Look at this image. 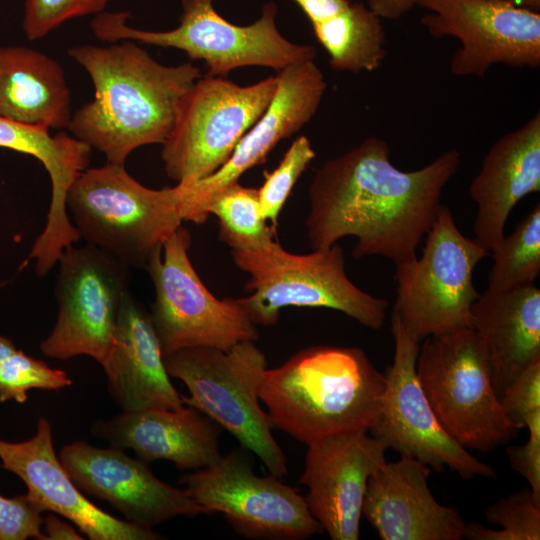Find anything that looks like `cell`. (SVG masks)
<instances>
[{
    "label": "cell",
    "instance_id": "cell-1",
    "mask_svg": "<svg viewBox=\"0 0 540 540\" xmlns=\"http://www.w3.org/2000/svg\"><path fill=\"white\" fill-rule=\"evenodd\" d=\"M460 163V153L451 149L420 169L403 171L391 162L388 143L376 136L327 160L308 190L305 225L312 249L353 236L355 258L380 255L395 265L414 259Z\"/></svg>",
    "mask_w": 540,
    "mask_h": 540
},
{
    "label": "cell",
    "instance_id": "cell-2",
    "mask_svg": "<svg viewBox=\"0 0 540 540\" xmlns=\"http://www.w3.org/2000/svg\"><path fill=\"white\" fill-rule=\"evenodd\" d=\"M68 55L87 71L95 93L72 115L67 129L119 165L139 147L164 143L183 98L202 76L190 62L159 63L131 40L75 46Z\"/></svg>",
    "mask_w": 540,
    "mask_h": 540
},
{
    "label": "cell",
    "instance_id": "cell-3",
    "mask_svg": "<svg viewBox=\"0 0 540 540\" xmlns=\"http://www.w3.org/2000/svg\"><path fill=\"white\" fill-rule=\"evenodd\" d=\"M384 390V374L362 349L316 345L267 368L259 396L273 427L309 445L331 435L369 432Z\"/></svg>",
    "mask_w": 540,
    "mask_h": 540
},
{
    "label": "cell",
    "instance_id": "cell-4",
    "mask_svg": "<svg viewBox=\"0 0 540 540\" xmlns=\"http://www.w3.org/2000/svg\"><path fill=\"white\" fill-rule=\"evenodd\" d=\"M66 209L86 244L130 268L145 269L184 221L177 185L146 187L125 165L109 162L77 176L68 190Z\"/></svg>",
    "mask_w": 540,
    "mask_h": 540
},
{
    "label": "cell",
    "instance_id": "cell-5",
    "mask_svg": "<svg viewBox=\"0 0 540 540\" xmlns=\"http://www.w3.org/2000/svg\"><path fill=\"white\" fill-rule=\"evenodd\" d=\"M216 0H181L179 25L167 31H151L127 24L129 13L95 15L91 29L101 41L131 40L184 51L192 60H202L208 75L222 76L245 66H263L280 71L300 62L315 60L312 45L286 39L277 29V7L267 2L260 17L249 25H236L218 14Z\"/></svg>",
    "mask_w": 540,
    "mask_h": 540
},
{
    "label": "cell",
    "instance_id": "cell-6",
    "mask_svg": "<svg viewBox=\"0 0 540 540\" xmlns=\"http://www.w3.org/2000/svg\"><path fill=\"white\" fill-rule=\"evenodd\" d=\"M235 265L249 275L240 304L256 325L273 326L282 308L323 307L340 311L361 325L380 329L388 301L358 288L346 274L342 248L295 254L273 241L254 251H232Z\"/></svg>",
    "mask_w": 540,
    "mask_h": 540
},
{
    "label": "cell",
    "instance_id": "cell-7",
    "mask_svg": "<svg viewBox=\"0 0 540 540\" xmlns=\"http://www.w3.org/2000/svg\"><path fill=\"white\" fill-rule=\"evenodd\" d=\"M170 377L181 380L193 406L232 434L241 447L255 454L271 475L288 473L285 454L272 434V422L260 404V387L267 369L265 354L254 341L227 351L191 347L163 356Z\"/></svg>",
    "mask_w": 540,
    "mask_h": 540
},
{
    "label": "cell",
    "instance_id": "cell-8",
    "mask_svg": "<svg viewBox=\"0 0 540 540\" xmlns=\"http://www.w3.org/2000/svg\"><path fill=\"white\" fill-rule=\"evenodd\" d=\"M416 373L439 422L466 449L487 452L516 436L519 429L501 405L484 345L473 329L426 338Z\"/></svg>",
    "mask_w": 540,
    "mask_h": 540
},
{
    "label": "cell",
    "instance_id": "cell-9",
    "mask_svg": "<svg viewBox=\"0 0 540 540\" xmlns=\"http://www.w3.org/2000/svg\"><path fill=\"white\" fill-rule=\"evenodd\" d=\"M489 253L461 233L449 207L441 204L420 258L396 265L391 317L419 342L470 328L471 306L479 297L473 271Z\"/></svg>",
    "mask_w": 540,
    "mask_h": 540
},
{
    "label": "cell",
    "instance_id": "cell-10",
    "mask_svg": "<svg viewBox=\"0 0 540 540\" xmlns=\"http://www.w3.org/2000/svg\"><path fill=\"white\" fill-rule=\"evenodd\" d=\"M191 234L180 226L149 259L145 270L155 290L151 319L163 356L191 347L224 351L256 341L257 326L238 299L216 298L189 258Z\"/></svg>",
    "mask_w": 540,
    "mask_h": 540
},
{
    "label": "cell",
    "instance_id": "cell-11",
    "mask_svg": "<svg viewBox=\"0 0 540 540\" xmlns=\"http://www.w3.org/2000/svg\"><path fill=\"white\" fill-rule=\"evenodd\" d=\"M277 76L241 86L201 76L186 93L161 158L176 184H192L217 171L270 104Z\"/></svg>",
    "mask_w": 540,
    "mask_h": 540
},
{
    "label": "cell",
    "instance_id": "cell-12",
    "mask_svg": "<svg viewBox=\"0 0 540 540\" xmlns=\"http://www.w3.org/2000/svg\"><path fill=\"white\" fill-rule=\"evenodd\" d=\"M57 263L58 314L40 349L58 360L87 355L102 366L115 338L131 268L86 243L65 248Z\"/></svg>",
    "mask_w": 540,
    "mask_h": 540
},
{
    "label": "cell",
    "instance_id": "cell-13",
    "mask_svg": "<svg viewBox=\"0 0 540 540\" xmlns=\"http://www.w3.org/2000/svg\"><path fill=\"white\" fill-rule=\"evenodd\" d=\"M244 448L183 475L180 483L205 513H221L250 539L303 540L323 531L305 497L280 478L259 476Z\"/></svg>",
    "mask_w": 540,
    "mask_h": 540
},
{
    "label": "cell",
    "instance_id": "cell-14",
    "mask_svg": "<svg viewBox=\"0 0 540 540\" xmlns=\"http://www.w3.org/2000/svg\"><path fill=\"white\" fill-rule=\"evenodd\" d=\"M395 350L385 376L378 419L369 432L387 449L417 459L430 468L449 467L464 479L492 477V466L475 458L452 438L436 417L416 373L419 341L391 317Z\"/></svg>",
    "mask_w": 540,
    "mask_h": 540
},
{
    "label": "cell",
    "instance_id": "cell-15",
    "mask_svg": "<svg viewBox=\"0 0 540 540\" xmlns=\"http://www.w3.org/2000/svg\"><path fill=\"white\" fill-rule=\"evenodd\" d=\"M422 25L435 38L454 37L450 61L459 77L483 78L495 64L537 69L540 13L502 0H420Z\"/></svg>",
    "mask_w": 540,
    "mask_h": 540
},
{
    "label": "cell",
    "instance_id": "cell-16",
    "mask_svg": "<svg viewBox=\"0 0 540 540\" xmlns=\"http://www.w3.org/2000/svg\"><path fill=\"white\" fill-rule=\"evenodd\" d=\"M59 459L81 491L108 502L139 527L205 513L185 489L160 480L147 462L123 449L74 441L62 447Z\"/></svg>",
    "mask_w": 540,
    "mask_h": 540
},
{
    "label": "cell",
    "instance_id": "cell-17",
    "mask_svg": "<svg viewBox=\"0 0 540 540\" xmlns=\"http://www.w3.org/2000/svg\"><path fill=\"white\" fill-rule=\"evenodd\" d=\"M276 76L278 85L270 104L238 142L229 159L208 177L192 184H177L184 221L204 223L201 210L213 194L262 164L281 140L299 131L318 110L327 84L315 60L288 66Z\"/></svg>",
    "mask_w": 540,
    "mask_h": 540
},
{
    "label": "cell",
    "instance_id": "cell-18",
    "mask_svg": "<svg viewBox=\"0 0 540 540\" xmlns=\"http://www.w3.org/2000/svg\"><path fill=\"white\" fill-rule=\"evenodd\" d=\"M308 446L300 482L308 508L332 540H358L370 476L387 447L368 432L331 435Z\"/></svg>",
    "mask_w": 540,
    "mask_h": 540
},
{
    "label": "cell",
    "instance_id": "cell-19",
    "mask_svg": "<svg viewBox=\"0 0 540 540\" xmlns=\"http://www.w3.org/2000/svg\"><path fill=\"white\" fill-rule=\"evenodd\" d=\"M0 467L16 474L27 496L42 511L71 521L91 540H157L153 529L116 518L94 505L75 484L56 455L52 427L42 416L35 435L23 442L0 439Z\"/></svg>",
    "mask_w": 540,
    "mask_h": 540
},
{
    "label": "cell",
    "instance_id": "cell-20",
    "mask_svg": "<svg viewBox=\"0 0 540 540\" xmlns=\"http://www.w3.org/2000/svg\"><path fill=\"white\" fill-rule=\"evenodd\" d=\"M430 467L412 457L385 462L369 478L362 514L383 540H460L459 511L440 504L428 486Z\"/></svg>",
    "mask_w": 540,
    "mask_h": 540
},
{
    "label": "cell",
    "instance_id": "cell-21",
    "mask_svg": "<svg viewBox=\"0 0 540 540\" xmlns=\"http://www.w3.org/2000/svg\"><path fill=\"white\" fill-rule=\"evenodd\" d=\"M221 427L197 408L123 411L93 423L91 434L120 449H132L145 462L172 461L179 469L197 470L220 456Z\"/></svg>",
    "mask_w": 540,
    "mask_h": 540
},
{
    "label": "cell",
    "instance_id": "cell-22",
    "mask_svg": "<svg viewBox=\"0 0 540 540\" xmlns=\"http://www.w3.org/2000/svg\"><path fill=\"white\" fill-rule=\"evenodd\" d=\"M0 147L38 159L51 181V201L46 223L32 245L29 259L36 273L46 275L58 262L65 248L81 237L66 209V197L77 176L87 169L91 148L65 132L50 134L43 126L24 124L0 116Z\"/></svg>",
    "mask_w": 540,
    "mask_h": 540
},
{
    "label": "cell",
    "instance_id": "cell-23",
    "mask_svg": "<svg viewBox=\"0 0 540 540\" xmlns=\"http://www.w3.org/2000/svg\"><path fill=\"white\" fill-rule=\"evenodd\" d=\"M102 367L109 394L123 411L179 409L185 405L183 395L170 381L150 312L129 291Z\"/></svg>",
    "mask_w": 540,
    "mask_h": 540
},
{
    "label": "cell",
    "instance_id": "cell-24",
    "mask_svg": "<svg viewBox=\"0 0 540 540\" xmlns=\"http://www.w3.org/2000/svg\"><path fill=\"white\" fill-rule=\"evenodd\" d=\"M540 190V113L499 138L469 186L476 203L475 239L489 252L504 237L510 212Z\"/></svg>",
    "mask_w": 540,
    "mask_h": 540
},
{
    "label": "cell",
    "instance_id": "cell-25",
    "mask_svg": "<svg viewBox=\"0 0 540 540\" xmlns=\"http://www.w3.org/2000/svg\"><path fill=\"white\" fill-rule=\"evenodd\" d=\"M470 328L481 339L498 396L540 358V290L530 284L504 292L485 290L470 310Z\"/></svg>",
    "mask_w": 540,
    "mask_h": 540
},
{
    "label": "cell",
    "instance_id": "cell-26",
    "mask_svg": "<svg viewBox=\"0 0 540 540\" xmlns=\"http://www.w3.org/2000/svg\"><path fill=\"white\" fill-rule=\"evenodd\" d=\"M0 116L49 129L67 128L71 93L59 63L28 47H0Z\"/></svg>",
    "mask_w": 540,
    "mask_h": 540
},
{
    "label": "cell",
    "instance_id": "cell-27",
    "mask_svg": "<svg viewBox=\"0 0 540 540\" xmlns=\"http://www.w3.org/2000/svg\"><path fill=\"white\" fill-rule=\"evenodd\" d=\"M311 25L334 70L371 72L386 57L382 19L367 4L351 2L336 15Z\"/></svg>",
    "mask_w": 540,
    "mask_h": 540
},
{
    "label": "cell",
    "instance_id": "cell-28",
    "mask_svg": "<svg viewBox=\"0 0 540 540\" xmlns=\"http://www.w3.org/2000/svg\"><path fill=\"white\" fill-rule=\"evenodd\" d=\"M211 214L218 219L219 239L232 251L262 249L275 240L276 231L261 214L256 188L239 182L227 185L203 205L204 222Z\"/></svg>",
    "mask_w": 540,
    "mask_h": 540
},
{
    "label": "cell",
    "instance_id": "cell-29",
    "mask_svg": "<svg viewBox=\"0 0 540 540\" xmlns=\"http://www.w3.org/2000/svg\"><path fill=\"white\" fill-rule=\"evenodd\" d=\"M493 265L487 291L504 292L534 284L540 274V205L490 251Z\"/></svg>",
    "mask_w": 540,
    "mask_h": 540
},
{
    "label": "cell",
    "instance_id": "cell-30",
    "mask_svg": "<svg viewBox=\"0 0 540 540\" xmlns=\"http://www.w3.org/2000/svg\"><path fill=\"white\" fill-rule=\"evenodd\" d=\"M485 517L501 529H490L481 524L465 526L464 538L469 540H539L540 498L531 489L519 490L490 506Z\"/></svg>",
    "mask_w": 540,
    "mask_h": 540
},
{
    "label": "cell",
    "instance_id": "cell-31",
    "mask_svg": "<svg viewBox=\"0 0 540 540\" xmlns=\"http://www.w3.org/2000/svg\"><path fill=\"white\" fill-rule=\"evenodd\" d=\"M314 158L315 151L309 139L301 135L292 142L278 166L266 173L265 182L258 189L259 206L263 218L270 222L274 231L290 192Z\"/></svg>",
    "mask_w": 540,
    "mask_h": 540
},
{
    "label": "cell",
    "instance_id": "cell-32",
    "mask_svg": "<svg viewBox=\"0 0 540 540\" xmlns=\"http://www.w3.org/2000/svg\"><path fill=\"white\" fill-rule=\"evenodd\" d=\"M72 384L66 372L16 350L0 363V402L24 403L30 389L57 390Z\"/></svg>",
    "mask_w": 540,
    "mask_h": 540
},
{
    "label": "cell",
    "instance_id": "cell-33",
    "mask_svg": "<svg viewBox=\"0 0 540 540\" xmlns=\"http://www.w3.org/2000/svg\"><path fill=\"white\" fill-rule=\"evenodd\" d=\"M110 0H25L23 30L29 40L45 37L66 21L104 11Z\"/></svg>",
    "mask_w": 540,
    "mask_h": 540
},
{
    "label": "cell",
    "instance_id": "cell-34",
    "mask_svg": "<svg viewBox=\"0 0 540 540\" xmlns=\"http://www.w3.org/2000/svg\"><path fill=\"white\" fill-rule=\"evenodd\" d=\"M499 398L507 417L518 429L540 424V358L529 364Z\"/></svg>",
    "mask_w": 540,
    "mask_h": 540
},
{
    "label": "cell",
    "instance_id": "cell-35",
    "mask_svg": "<svg viewBox=\"0 0 540 540\" xmlns=\"http://www.w3.org/2000/svg\"><path fill=\"white\" fill-rule=\"evenodd\" d=\"M42 512L27 494L13 498L0 494V540H44Z\"/></svg>",
    "mask_w": 540,
    "mask_h": 540
},
{
    "label": "cell",
    "instance_id": "cell-36",
    "mask_svg": "<svg viewBox=\"0 0 540 540\" xmlns=\"http://www.w3.org/2000/svg\"><path fill=\"white\" fill-rule=\"evenodd\" d=\"M527 429V441L508 447L506 452L511 467L528 481L532 493L540 498V424Z\"/></svg>",
    "mask_w": 540,
    "mask_h": 540
},
{
    "label": "cell",
    "instance_id": "cell-37",
    "mask_svg": "<svg viewBox=\"0 0 540 540\" xmlns=\"http://www.w3.org/2000/svg\"><path fill=\"white\" fill-rule=\"evenodd\" d=\"M311 24L326 20L346 8L351 0H292Z\"/></svg>",
    "mask_w": 540,
    "mask_h": 540
},
{
    "label": "cell",
    "instance_id": "cell-38",
    "mask_svg": "<svg viewBox=\"0 0 540 540\" xmlns=\"http://www.w3.org/2000/svg\"><path fill=\"white\" fill-rule=\"evenodd\" d=\"M419 2L420 0H367V5L381 19L398 20Z\"/></svg>",
    "mask_w": 540,
    "mask_h": 540
},
{
    "label": "cell",
    "instance_id": "cell-39",
    "mask_svg": "<svg viewBox=\"0 0 540 540\" xmlns=\"http://www.w3.org/2000/svg\"><path fill=\"white\" fill-rule=\"evenodd\" d=\"M44 527V540H82L83 537L66 522L55 516L48 514L42 523Z\"/></svg>",
    "mask_w": 540,
    "mask_h": 540
},
{
    "label": "cell",
    "instance_id": "cell-40",
    "mask_svg": "<svg viewBox=\"0 0 540 540\" xmlns=\"http://www.w3.org/2000/svg\"><path fill=\"white\" fill-rule=\"evenodd\" d=\"M16 350L14 343L10 339L0 336V363L12 355Z\"/></svg>",
    "mask_w": 540,
    "mask_h": 540
},
{
    "label": "cell",
    "instance_id": "cell-41",
    "mask_svg": "<svg viewBox=\"0 0 540 540\" xmlns=\"http://www.w3.org/2000/svg\"><path fill=\"white\" fill-rule=\"evenodd\" d=\"M512 3L517 6H521L536 12L540 11V0H502Z\"/></svg>",
    "mask_w": 540,
    "mask_h": 540
}]
</instances>
